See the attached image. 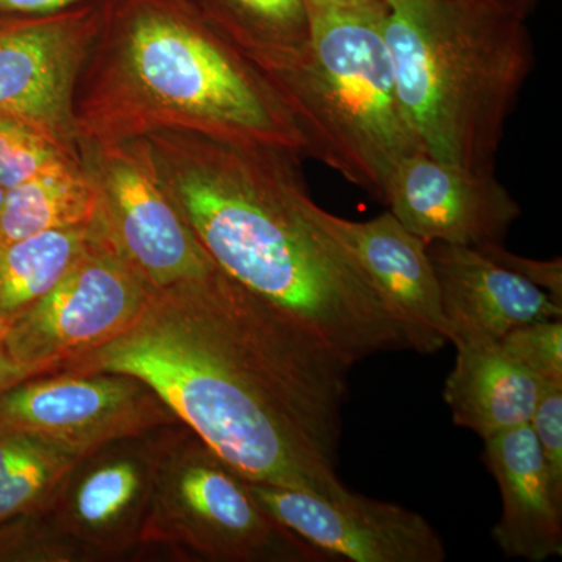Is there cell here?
<instances>
[{"instance_id":"obj_18","label":"cell","mask_w":562,"mask_h":562,"mask_svg":"<svg viewBox=\"0 0 562 562\" xmlns=\"http://www.w3.org/2000/svg\"><path fill=\"white\" fill-rule=\"evenodd\" d=\"M206 22L261 72L301 50L312 31L306 0H213Z\"/></svg>"},{"instance_id":"obj_30","label":"cell","mask_w":562,"mask_h":562,"mask_svg":"<svg viewBox=\"0 0 562 562\" xmlns=\"http://www.w3.org/2000/svg\"><path fill=\"white\" fill-rule=\"evenodd\" d=\"M3 199H5V190L0 188V209H2Z\"/></svg>"},{"instance_id":"obj_9","label":"cell","mask_w":562,"mask_h":562,"mask_svg":"<svg viewBox=\"0 0 562 562\" xmlns=\"http://www.w3.org/2000/svg\"><path fill=\"white\" fill-rule=\"evenodd\" d=\"M99 33L87 11L0 21V117L79 147L74 95Z\"/></svg>"},{"instance_id":"obj_4","label":"cell","mask_w":562,"mask_h":562,"mask_svg":"<svg viewBox=\"0 0 562 562\" xmlns=\"http://www.w3.org/2000/svg\"><path fill=\"white\" fill-rule=\"evenodd\" d=\"M384 38L406 120L438 160L494 172L532 69L520 18L460 0H386Z\"/></svg>"},{"instance_id":"obj_25","label":"cell","mask_w":562,"mask_h":562,"mask_svg":"<svg viewBox=\"0 0 562 562\" xmlns=\"http://www.w3.org/2000/svg\"><path fill=\"white\" fill-rule=\"evenodd\" d=\"M483 251L491 260L505 266L509 271L530 281L536 286L546 291L554 302L562 305V261L561 258L552 261L531 260V258L519 257L506 250L502 243L483 244L475 247Z\"/></svg>"},{"instance_id":"obj_11","label":"cell","mask_w":562,"mask_h":562,"mask_svg":"<svg viewBox=\"0 0 562 562\" xmlns=\"http://www.w3.org/2000/svg\"><path fill=\"white\" fill-rule=\"evenodd\" d=\"M383 203L425 243L480 247L502 243L522 210L494 172H473L427 151L403 158Z\"/></svg>"},{"instance_id":"obj_31","label":"cell","mask_w":562,"mask_h":562,"mask_svg":"<svg viewBox=\"0 0 562 562\" xmlns=\"http://www.w3.org/2000/svg\"><path fill=\"white\" fill-rule=\"evenodd\" d=\"M0 21H2V20H0Z\"/></svg>"},{"instance_id":"obj_24","label":"cell","mask_w":562,"mask_h":562,"mask_svg":"<svg viewBox=\"0 0 562 562\" xmlns=\"http://www.w3.org/2000/svg\"><path fill=\"white\" fill-rule=\"evenodd\" d=\"M530 427L554 494L562 501V383L542 382Z\"/></svg>"},{"instance_id":"obj_2","label":"cell","mask_w":562,"mask_h":562,"mask_svg":"<svg viewBox=\"0 0 562 562\" xmlns=\"http://www.w3.org/2000/svg\"><path fill=\"white\" fill-rule=\"evenodd\" d=\"M138 139L162 190L233 280L350 366L408 349L391 306L314 216L297 154L184 128Z\"/></svg>"},{"instance_id":"obj_17","label":"cell","mask_w":562,"mask_h":562,"mask_svg":"<svg viewBox=\"0 0 562 562\" xmlns=\"http://www.w3.org/2000/svg\"><path fill=\"white\" fill-rule=\"evenodd\" d=\"M92 232L94 222L0 246V336L65 277Z\"/></svg>"},{"instance_id":"obj_22","label":"cell","mask_w":562,"mask_h":562,"mask_svg":"<svg viewBox=\"0 0 562 562\" xmlns=\"http://www.w3.org/2000/svg\"><path fill=\"white\" fill-rule=\"evenodd\" d=\"M138 486V472L128 462L92 472L77 492L76 509L81 522L101 527L116 519L133 501Z\"/></svg>"},{"instance_id":"obj_16","label":"cell","mask_w":562,"mask_h":562,"mask_svg":"<svg viewBox=\"0 0 562 562\" xmlns=\"http://www.w3.org/2000/svg\"><path fill=\"white\" fill-rule=\"evenodd\" d=\"M457 358L443 386L454 425L480 438L530 424L542 380L513 360L501 342L454 347Z\"/></svg>"},{"instance_id":"obj_28","label":"cell","mask_w":562,"mask_h":562,"mask_svg":"<svg viewBox=\"0 0 562 562\" xmlns=\"http://www.w3.org/2000/svg\"><path fill=\"white\" fill-rule=\"evenodd\" d=\"M460 2L480 3V5L505 11V13L525 20L531 13L532 7L536 5L538 0H460Z\"/></svg>"},{"instance_id":"obj_13","label":"cell","mask_w":562,"mask_h":562,"mask_svg":"<svg viewBox=\"0 0 562 562\" xmlns=\"http://www.w3.org/2000/svg\"><path fill=\"white\" fill-rule=\"evenodd\" d=\"M317 222L355 258L401 321L408 349L432 355L449 344L441 288L428 244L386 211L375 220H342L314 205Z\"/></svg>"},{"instance_id":"obj_12","label":"cell","mask_w":562,"mask_h":562,"mask_svg":"<svg viewBox=\"0 0 562 562\" xmlns=\"http://www.w3.org/2000/svg\"><path fill=\"white\" fill-rule=\"evenodd\" d=\"M176 484L184 527L202 550L225 560L324 562L258 505L249 482L201 441Z\"/></svg>"},{"instance_id":"obj_21","label":"cell","mask_w":562,"mask_h":562,"mask_svg":"<svg viewBox=\"0 0 562 562\" xmlns=\"http://www.w3.org/2000/svg\"><path fill=\"white\" fill-rule=\"evenodd\" d=\"M69 462L65 454L33 441L0 475V524L35 506Z\"/></svg>"},{"instance_id":"obj_27","label":"cell","mask_w":562,"mask_h":562,"mask_svg":"<svg viewBox=\"0 0 562 562\" xmlns=\"http://www.w3.org/2000/svg\"><path fill=\"white\" fill-rule=\"evenodd\" d=\"M27 379H32L31 373L25 372L16 362L11 360L9 353L3 349L2 341H0V394Z\"/></svg>"},{"instance_id":"obj_10","label":"cell","mask_w":562,"mask_h":562,"mask_svg":"<svg viewBox=\"0 0 562 562\" xmlns=\"http://www.w3.org/2000/svg\"><path fill=\"white\" fill-rule=\"evenodd\" d=\"M29 380L0 394V431L31 438L69 460L154 417L151 398L131 376L80 373Z\"/></svg>"},{"instance_id":"obj_1","label":"cell","mask_w":562,"mask_h":562,"mask_svg":"<svg viewBox=\"0 0 562 562\" xmlns=\"http://www.w3.org/2000/svg\"><path fill=\"white\" fill-rule=\"evenodd\" d=\"M351 366L222 269L155 290L138 319L72 360L154 392L250 483L341 497L336 475Z\"/></svg>"},{"instance_id":"obj_6","label":"cell","mask_w":562,"mask_h":562,"mask_svg":"<svg viewBox=\"0 0 562 562\" xmlns=\"http://www.w3.org/2000/svg\"><path fill=\"white\" fill-rule=\"evenodd\" d=\"M154 292L95 220L90 241L69 271L11 322L0 341L33 376L120 336L144 313Z\"/></svg>"},{"instance_id":"obj_14","label":"cell","mask_w":562,"mask_h":562,"mask_svg":"<svg viewBox=\"0 0 562 562\" xmlns=\"http://www.w3.org/2000/svg\"><path fill=\"white\" fill-rule=\"evenodd\" d=\"M441 288L449 342H501L532 322L562 319V305L475 247L428 244Z\"/></svg>"},{"instance_id":"obj_5","label":"cell","mask_w":562,"mask_h":562,"mask_svg":"<svg viewBox=\"0 0 562 562\" xmlns=\"http://www.w3.org/2000/svg\"><path fill=\"white\" fill-rule=\"evenodd\" d=\"M306 2L308 43L262 74L297 125L305 155L383 202L395 166L424 150L398 99L386 2Z\"/></svg>"},{"instance_id":"obj_3","label":"cell","mask_w":562,"mask_h":562,"mask_svg":"<svg viewBox=\"0 0 562 562\" xmlns=\"http://www.w3.org/2000/svg\"><path fill=\"white\" fill-rule=\"evenodd\" d=\"M74 95L79 140L120 143L184 128L305 155L297 125L257 66L206 21L140 7L95 40Z\"/></svg>"},{"instance_id":"obj_26","label":"cell","mask_w":562,"mask_h":562,"mask_svg":"<svg viewBox=\"0 0 562 562\" xmlns=\"http://www.w3.org/2000/svg\"><path fill=\"white\" fill-rule=\"evenodd\" d=\"M83 0H0V11L25 18L50 16L72 9Z\"/></svg>"},{"instance_id":"obj_8","label":"cell","mask_w":562,"mask_h":562,"mask_svg":"<svg viewBox=\"0 0 562 562\" xmlns=\"http://www.w3.org/2000/svg\"><path fill=\"white\" fill-rule=\"evenodd\" d=\"M249 490L269 516L327 561L443 562L446 543L422 514L355 492L324 497L273 484Z\"/></svg>"},{"instance_id":"obj_20","label":"cell","mask_w":562,"mask_h":562,"mask_svg":"<svg viewBox=\"0 0 562 562\" xmlns=\"http://www.w3.org/2000/svg\"><path fill=\"white\" fill-rule=\"evenodd\" d=\"M81 165L79 147L27 122L0 117V188L9 191Z\"/></svg>"},{"instance_id":"obj_29","label":"cell","mask_w":562,"mask_h":562,"mask_svg":"<svg viewBox=\"0 0 562 562\" xmlns=\"http://www.w3.org/2000/svg\"><path fill=\"white\" fill-rule=\"evenodd\" d=\"M328 2L358 3V2H386V0H328Z\"/></svg>"},{"instance_id":"obj_15","label":"cell","mask_w":562,"mask_h":562,"mask_svg":"<svg viewBox=\"0 0 562 562\" xmlns=\"http://www.w3.org/2000/svg\"><path fill=\"white\" fill-rule=\"evenodd\" d=\"M484 464L501 487L492 538L508 558L543 562L562 554V501L554 494L530 424L484 439Z\"/></svg>"},{"instance_id":"obj_23","label":"cell","mask_w":562,"mask_h":562,"mask_svg":"<svg viewBox=\"0 0 562 562\" xmlns=\"http://www.w3.org/2000/svg\"><path fill=\"white\" fill-rule=\"evenodd\" d=\"M501 346L542 382L562 383V319L524 325L508 333Z\"/></svg>"},{"instance_id":"obj_7","label":"cell","mask_w":562,"mask_h":562,"mask_svg":"<svg viewBox=\"0 0 562 562\" xmlns=\"http://www.w3.org/2000/svg\"><path fill=\"white\" fill-rule=\"evenodd\" d=\"M81 165L98 191L99 225L154 290L209 279L220 271L162 190L138 138L79 140Z\"/></svg>"},{"instance_id":"obj_19","label":"cell","mask_w":562,"mask_h":562,"mask_svg":"<svg viewBox=\"0 0 562 562\" xmlns=\"http://www.w3.org/2000/svg\"><path fill=\"white\" fill-rule=\"evenodd\" d=\"M98 205V191L83 165L11 188L0 209V246L43 232L91 224Z\"/></svg>"}]
</instances>
